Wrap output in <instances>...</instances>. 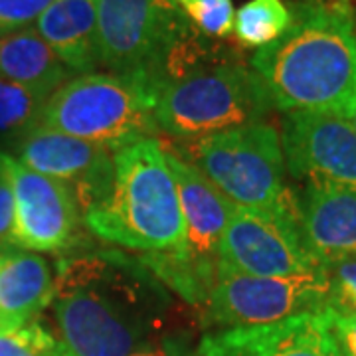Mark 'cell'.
<instances>
[{
    "instance_id": "obj_18",
    "label": "cell",
    "mask_w": 356,
    "mask_h": 356,
    "mask_svg": "<svg viewBox=\"0 0 356 356\" xmlns=\"http://www.w3.org/2000/svg\"><path fill=\"white\" fill-rule=\"evenodd\" d=\"M70 70L44 42L36 28L0 34V77L50 97L70 79Z\"/></svg>"
},
{
    "instance_id": "obj_6",
    "label": "cell",
    "mask_w": 356,
    "mask_h": 356,
    "mask_svg": "<svg viewBox=\"0 0 356 356\" xmlns=\"http://www.w3.org/2000/svg\"><path fill=\"white\" fill-rule=\"evenodd\" d=\"M186 154L236 208L275 210L291 202L280 131L267 121L191 139Z\"/></svg>"
},
{
    "instance_id": "obj_9",
    "label": "cell",
    "mask_w": 356,
    "mask_h": 356,
    "mask_svg": "<svg viewBox=\"0 0 356 356\" xmlns=\"http://www.w3.org/2000/svg\"><path fill=\"white\" fill-rule=\"evenodd\" d=\"M184 20L172 0H97L102 67L143 83Z\"/></svg>"
},
{
    "instance_id": "obj_1",
    "label": "cell",
    "mask_w": 356,
    "mask_h": 356,
    "mask_svg": "<svg viewBox=\"0 0 356 356\" xmlns=\"http://www.w3.org/2000/svg\"><path fill=\"white\" fill-rule=\"evenodd\" d=\"M145 271L117 254L60 259L48 327L58 356H129L153 343L165 299Z\"/></svg>"
},
{
    "instance_id": "obj_3",
    "label": "cell",
    "mask_w": 356,
    "mask_h": 356,
    "mask_svg": "<svg viewBox=\"0 0 356 356\" xmlns=\"http://www.w3.org/2000/svg\"><path fill=\"white\" fill-rule=\"evenodd\" d=\"M103 242L145 254H182L184 220L165 147L156 137L127 143L113 151V186L99 206L83 216Z\"/></svg>"
},
{
    "instance_id": "obj_7",
    "label": "cell",
    "mask_w": 356,
    "mask_h": 356,
    "mask_svg": "<svg viewBox=\"0 0 356 356\" xmlns=\"http://www.w3.org/2000/svg\"><path fill=\"white\" fill-rule=\"evenodd\" d=\"M327 305L325 269L307 275L259 277L218 261L214 287L206 299V321L214 327L271 325Z\"/></svg>"
},
{
    "instance_id": "obj_12",
    "label": "cell",
    "mask_w": 356,
    "mask_h": 356,
    "mask_svg": "<svg viewBox=\"0 0 356 356\" xmlns=\"http://www.w3.org/2000/svg\"><path fill=\"white\" fill-rule=\"evenodd\" d=\"M14 149L24 166L65 182L76 194L83 216L111 192L113 151L109 147L38 125L16 140Z\"/></svg>"
},
{
    "instance_id": "obj_10",
    "label": "cell",
    "mask_w": 356,
    "mask_h": 356,
    "mask_svg": "<svg viewBox=\"0 0 356 356\" xmlns=\"http://www.w3.org/2000/svg\"><path fill=\"white\" fill-rule=\"evenodd\" d=\"M280 137L285 170L291 178L356 186V133L343 111H287L281 119Z\"/></svg>"
},
{
    "instance_id": "obj_5",
    "label": "cell",
    "mask_w": 356,
    "mask_h": 356,
    "mask_svg": "<svg viewBox=\"0 0 356 356\" xmlns=\"http://www.w3.org/2000/svg\"><path fill=\"white\" fill-rule=\"evenodd\" d=\"M40 125L111 151L159 131L139 81L109 72L67 79L46 99Z\"/></svg>"
},
{
    "instance_id": "obj_24",
    "label": "cell",
    "mask_w": 356,
    "mask_h": 356,
    "mask_svg": "<svg viewBox=\"0 0 356 356\" xmlns=\"http://www.w3.org/2000/svg\"><path fill=\"white\" fill-rule=\"evenodd\" d=\"M18 248L16 242V202L8 168L6 153L0 151V252Z\"/></svg>"
},
{
    "instance_id": "obj_13",
    "label": "cell",
    "mask_w": 356,
    "mask_h": 356,
    "mask_svg": "<svg viewBox=\"0 0 356 356\" xmlns=\"http://www.w3.org/2000/svg\"><path fill=\"white\" fill-rule=\"evenodd\" d=\"M165 154L177 182L184 220V252L177 255L188 266L208 299L216 281L220 243L236 206L180 154L168 149Z\"/></svg>"
},
{
    "instance_id": "obj_26",
    "label": "cell",
    "mask_w": 356,
    "mask_h": 356,
    "mask_svg": "<svg viewBox=\"0 0 356 356\" xmlns=\"http://www.w3.org/2000/svg\"><path fill=\"white\" fill-rule=\"evenodd\" d=\"M332 337L339 344V350L343 356H356V315H341L331 309H323Z\"/></svg>"
},
{
    "instance_id": "obj_25",
    "label": "cell",
    "mask_w": 356,
    "mask_h": 356,
    "mask_svg": "<svg viewBox=\"0 0 356 356\" xmlns=\"http://www.w3.org/2000/svg\"><path fill=\"white\" fill-rule=\"evenodd\" d=\"M56 0H0V32L26 28Z\"/></svg>"
},
{
    "instance_id": "obj_4",
    "label": "cell",
    "mask_w": 356,
    "mask_h": 356,
    "mask_svg": "<svg viewBox=\"0 0 356 356\" xmlns=\"http://www.w3.org/2000/svg\"><path fill=\"white\" fill-rule=\"evenodd\" d=\"M159 131L178 139H200L266 121L273 105L255 72L243 62L196 72L153 95Z\"/></svg>"
},
{
    "instance_id": "obj_17",
    "label": "cell",
    "mask_w": 356,
    "mask_h": 356,
    "mask_svg": "<svg viewBox=\"0 0 356 356\" xmlns=\"http://www.w3.org/2000/svg\"><path fill=\"white\" fill-rule=\"evenodd\" d=\"M36 30L70 74L102 67L97 42V0H56L40 14Z\"/></svg>"
},
{
    "instance_id": "obj_22",
    "label": "cell",
    "mask_w": 356,
    "mask_h": 356,
    "mask_svg": "<svg viewBox=\"0 0 356 356\" xmlns=\"http://www.w3.org/2000/svg\"><path fill=\"white\" fill-rule=\"evenodd\" d=\"M0 356H58V343L36 318L20 329L0 331Z\"/></svg>"
},
{
    "instance_id": "obj_27",
    "label": "cell",
    "mask_w": 356,
    "mask_h": 356,
    "mask_svg": "<svg viewBox=\"0 0 356 356\" xmlns=\"http://www.w3.org/2000/svg\"><path fill=\"white\" fill-rule=\"evenodd\" d=\"M129 356H175V350L168 344L151 343L139 348V350H135V353H131Z\"/></svg>"
},
{
    "instance_id": "obj_28",
    "label": "cell",
    "mask_w": 356,
    "mask_h": 356,
    "mask_svg": "<svg viewBox=\"0 0 356 356\" xmlns=\"http://www.w3.org/2000/svg\"><path fill=\"white\" fill-rule=\"evenodd\" d=\"M287 6H299V4H348L350 0H283Z\"/></svg>"
},
{
    "instance_id": "obj_2",
    "label": "cell",
    "mask_w": 356,
    "mask_h": 356,
    "mask_svg": "<svg viewBox=\"0 0 356 356\" xmlns=\"http://www.w3.org/2000/svg\"><path fill=\"white\" fill-rule=\"evenodd\" d=\"M291 24L250 67L273 109L344 111L356 95V18L348 4L287 6Z\"/></svg>"
},
{
    "instance_id": "obj_16",
    "label": "cell",
    "mask_w": 356,
    "mask_h": 356,
    "mask_svg": "<svg viewBox=\"0 0 356 356\" xmlns=\"http://www.w3.org/2000/svg\"><path fill=\"white\" fill-rule=\"evenodd\" d=\"M56 295L54 269L46 257L24 252H0V331L36 321Z\"/></svg>"
},
{
    "instance_id": "obj_14",
    "label": "cell",
    "mask_w": 356,
    "mask_h": 356,
    "mask_svg": "<svg viewBox=\"0 0 356 356\" xmlns=\"http://www.w3.org/2000/svg\"><path fill=\"white\" fill-rule=\"evenodd\" d=\"M202 356H343L325 311L206 334Z\"/></svg>"
},
{
    "instance_id": "obj_11",
    "label": "cell",
    "mask_w": 356,
    "mask_h": 356,
    "mask_svg": "<svg viewBox=\"0 0 356 356\" xmlns=\"http://www.w3.org/2000/svg\"><path fill=\"white\" fill-rule=\"evenodd\" d=\"M16 202V242L28 252L62 254L74 248L83 214L74 191L6 154Z\"/></svg>"
},
{
    "instance_id": "obj_15",
    "label": "cell",
    "mask_w": 356,
    "mask_h": 356,
    "mask_svg": "<svg viewBox=\"0 0 356 356\" xmlns=\"http://www.w3.org/2000/svg\"><path fill=\"white\" fill-rule=\"evenodd\" d=\"M295 206L303 240L321 266L356 255V186L309 180Z\"/></svg>"
},
{
    "instance_id": "obj_21",
    "label": "cell",
    "mask_w": 356,
    "mask_h": 356,
    "mask_svg": "<svg viewBox=\"0 0 356 356\" xmlns=\"http://www.w3.org/2000/svg\"><path fill=\"white\" fill-rule=\"evenodd\" d=\"M206 38H228L234 26L232 0H172Z\"/></svg>"
},
{
    "instance_id": "obj_19",
    "label": "cell",
    "mask_w": 356,
    "mask_h": 356,
    "mask_svg": "<svg viewBox=\"0 0 356 356\" xmlns=\"http://www.w3.org/2000/svg\"><path fill=\"white\" fill-rule=\"evenodd\" d=\"M291 24L283 0H250L234 14L232 32L245 50H259L280 38Z\"/></svg>"
},
{
    "instance_id": "obj_29",
    "label": "cell",
    "mask_w": 356,
    "mask_h": 356,
    "mask_svg": "<svg viewBox=\"0 0 356 356\" xmlns=\"http://www.w3.org/2000/svg\"><path fill=\"white\" fill-rule=\"evenodd\" d=\"M343 113L348 117V121L353 123V127H355V133H356V95H355V99L348 103V107L344 109Z\"/></svg>"
},
{
    "instance_id": "obj_20",
    "label": "cell",
    "mask_w": 356,
    "mask_h": 356,
    "mask_svg": "<svg viewBox=\"0 0 356 356\" xmlns=\"http://www.w3.org/2000/svg\"><path fill=\"white\" fill-rule=\"evenodd\" d=\"M46 99L32 89L0 77V137L18 140L30 129L38 127Z\"/></svg>"
},
{
    "instance_id": "obj_23",
    "label": "cell",
    "mask_w": 356,
    "mask_h": 356,
    "mask_svg": "<svg viewBox=\"0 0 356 356\" xmlns=\"http://www.w3.org/2000/svg\"><path fill=\"white\" fill-rule=\"evenodd\" d=\"M325 269L327 309L341 315H356V255L331 261Z\"/></svg>"
},
{
    "instance_id": "obj_8",
    "label": "cell",
    "mask_w": 356,
    "mask_h": 356,
    "mask_svg": "<svg viewBox=\"0 0 356 356\" xmlns=\"http://www.w3.org/2000/svg\"><path fill=\"white\" fill-rule=\"evenodd\" d=\"M218 261L259 277L317 273L323 266L309 252L291 202L275 210L236 208L220 243Z\"/></svg>"
}]
</instances>
